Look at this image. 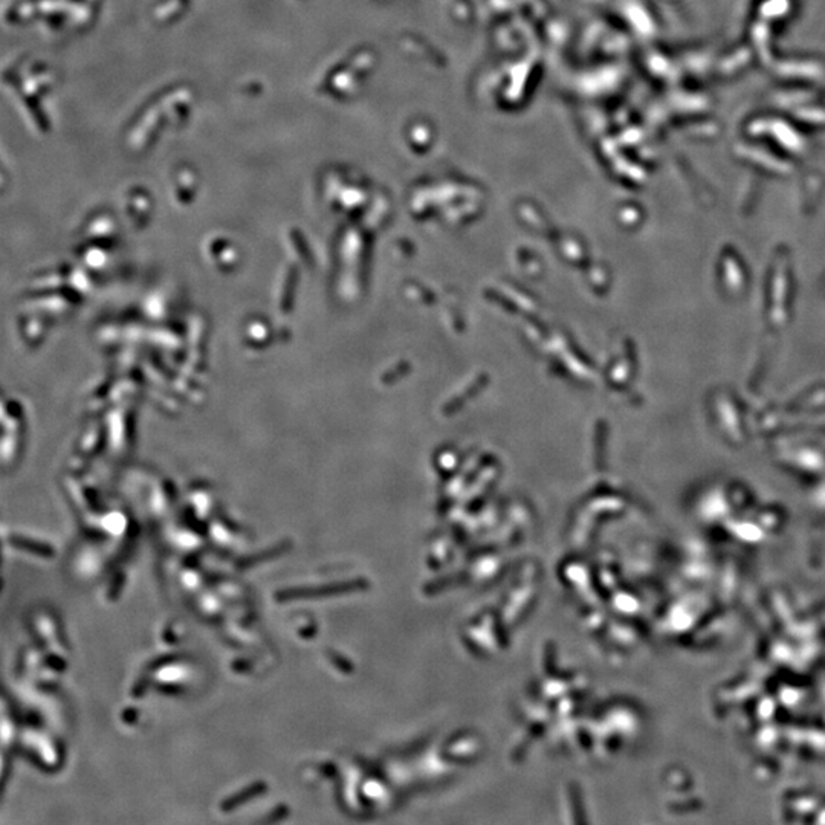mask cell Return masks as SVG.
<instances>
[{
	"instance_id": "cell-2",
	"label": "cell",
	"mask_w": 825,
	"mask_h": 825,
	"mask_svg": "<svg viewBox=\"0 0 825 825\" xmlns=\"http://www.w3.org/2000/svg\"><path fill=\"white\" fill-rule=\"evenodd\" d=\"M262 790H263V786H262V784H255V786H252V787H250V789H246V790H245V792H242V793H239V795H236L234 798L231 796V798L228 799V803H227L225 805H223V808H234V807L240 805V804H242V803H246L245 799H250V798H252V796H255V795H259V793H260Z\"/></svg>"
},
{
	"instance_id": "cell-1",
	"label": "cell",
	"mask_w": 825,
	"mask_h": 825,
	"mask_svg": "<svg viewBox=\"0 0 825 825\" xmlns=\"http://www.w3.org/2000/svg\"><path fill=\"white\" fill-rule=\"evenodd\" d=\"M11 541L14 543L15 547H20L23 550H29V552H33V554H38V555H43V557L52 555V549L50 546H46V544H40V543L29 541L25 538H11Z\"/></svg>"
}]
</instances>
